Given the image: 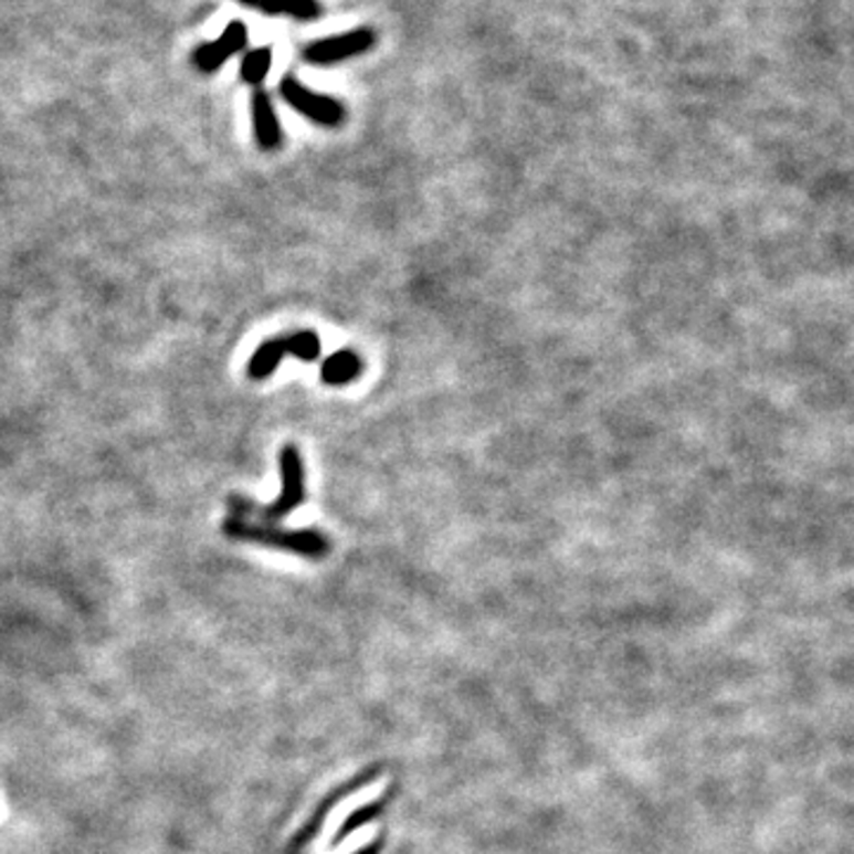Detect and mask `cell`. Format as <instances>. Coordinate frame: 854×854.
<instances>
[{"mask_svg": "<svg viewBox=\"0 0 854 854\" xmlns=\"http://www.w3.org/2000/svg\"><path fill=\"white\" fill-rule=\"evenodd\" d=\"M223 535L235 541L273 546V549L309 560H324L330 553V539L318 529H281L271 525H254L245 518H229L223 523Z\"/></svg>", "mask_w": 854, "mask_h": 854, "instance_id": "1", "label": "cell"}, {"mask_svg": "<svg viewBox=\"0 0 854 854\" xmlns=\"http://www.w3.org/2000/svg\"><path fill=\"white\" fill-rule=\"evenodd\" d=\"M283 357H297L299 361H318L320 357V337L314 330H299L293 335H281L264 342L252 354L247 363V376L252 380H264L278 368Z\"/></svg>", "mask_w": 854, "mask_h": 854, "instance_id": "2", "label": "cell"}, {"mask_svg": "<svg viewBox=\"0 0 854 854\" xmlns=\"http://www.w3.org/2000/svg\"><path fill=\"white\" fill-rule=\"evenodd\" d=\"M278 465H281V494L273 504L260 510L262 520L266 525L278 523L287 518L297 506L304 504L306 498V482H304V463L302 454L295 444H285L278 454Z\"/></svg>", "mask_w": 854, "mask_h": 854, "instance_id": "3", "label": "cell"}, {"mask_svg": "<svg viewBox=\"0 0 854 854\" xmlns=\"http://www.w3.org/2000/svg\"><path fill=\"white\" fill-rule=\"evenodd\" d=\"M281 95L283 101L299 112L302 117L318 126H328L335 128L345 122V107L342 103H337L330 95L316 93L312 88H306L302 82H297L295 76H285L281 82Z\"/></svg>", "mask_w": 854, "mask_h": 854, "instance_id": "4", "label": "cell"}, {"mask_svg": "<svg viewBox=\"0 0 854 854\" xmlns=\"http://www.w3.org/2000/svg\"><path fill=\"white\" fill-rule=\"evenodd\" d=\"M376 43L373 29H351L330 39H318L304 48V60L312 64H335L370 51Z\"/></svg>", "mask_w": 854, "mask_h": 854, "instance_id": "5", "label": "cell"}, {"mask_svg": "<svg viewBox=\"0 0 854 854\" xmlns=\"http://www.w3.org/2000/svg\"><path fill=\"white\" fill-rule=\"evenodd\" d=\"M380 771H382L380 767H370V769L357 773V777H354L349 783H345V786H340V788H335V791H333L328 798H324V802H320L318 808L314 810L312 819L306 821V824L293 835V841H289V845H287V854H295V852L302 850L304 845H309V843L314 841V837L318 835L320 826H324V821H326V816L330 814V810L335 808V804H340L347 795L361 791L363 786L373 783V781L378 779V773H380Z\"/></svg>", "mask_w": 854, "mask_h": 854, "instance_id": "6", "label": "cell"}, {"mask_svg": "<svg viewBox=\"0 0 854 854\" xmlns=\"http://www.w3.org/2000/svg\"><path fill=\"white\" fill-rule=\"evenodd\" d=\"M247 39H250L247 27L243 22H231L214 43H204L196 53H192V62H196V67L204 74L217 72L225 60L243 51L247 45Z\"/></svg>", "mask_w": 854, "mask_h": 854, "instance_id": "7", "label": "cell"}, {"mask_svg": "<svg viewBox=\"0 0 854 854\" xmlns=\"http://www.w3.org/2000/svg\"><path fill=\"white\" fill-rule=\"evenodd\" d=\"M252 115H254V134H256V143H260V148L262 150L281 148L283 131H281L276 109H273L268 93H264V91L254 93Z\"/></svg>", "mask_w": 854, "mask_h": 854, "instance_id": "8", "label": "cell"}, {"mask_svg": "<svg viewBox=\"0 0 854 854\" xmlns=\"http://www.w3.org/2000/svg\"><path fill=\"white\" fill-rule=\"evenodd\" d=\"M363 373V359L354 349H340L320 366V380L333 387H342Z\"/></svg>", "mask_w": 854, "mask_h": 854, "instance_id": "9", "label": "cell"}, {"mask_svg": "<svg viewBox=\"0 0 854 854\" xmlns=\"http://www.w3.org/2000/svg\"><path fill=\"white\" fill-rule=\"evenodd\" d=\"M392 793H394V791H387L380 800H373V802L363 804V808L354 810V812L342 821V826L337 829V835L333 837V845H340V843L345 841V837H349L351 833H357L359 829H363V826H368V824H373V821L387 810V804H390V800H392Z\"/></svg>", "mask_w": 854, "mask_h": 854, "instance_id": "10", "label": "cell"}, {"mask_svg": "<svg viewBox=\"0 0 854 854\" xmlns=\"http://www.w3.org/2000/svg\"><path fill=\"white\" fill-rule=\"evenodd\" d=\"M256 8L266 14H289L304 22H312L320 14L318 0H260Z\"/></svg>", "mask_w": 854, "mask_h": 854, "instance_id": "11", "label": "cell"}, {"mask_svg": "<svg viewBox=\"0 0 854 854\" xmlns=\"http://www.w3.org/2000/svg\"><path fill=\"white\" fill-rule=\"evenodd\" d=\"M271 62H273V51L266 45V48H256V51H250L243 60V64H240V76H243L245 84H262L268 70H271Z\"/></svg>", "mask_w": 854, "mask_h": 854, "instance_id": "12", "label": "cell"}, {"mask_svg": "<svg viewBox=\"0 0 854 854\" xmlns=\"http://www.w3.org/2000/svg\"><path fill=\"white\" fill-rule=\"evenodd\" d=\"M380 850H382V841H373V843L366 845V847H361V850H357L354 854H380Z\"/></svg>", "mask_w": 854, "mask_h": 854, "instance_id": "13", "label": "cell"}, {"mask_svg": "<svg viewBox=\"0 0 854 854\" xmlns=\"http://www.w3.org/2000/svg\"><path fill=\"white\" fill-rule=\"evenodd\" d=\"M240 3H243V6H252V8H256V3H260V0H240Z\"/></svg>", "mask_w": 854, "mask_h": 854, "instance_id": "14", "label": "cell"}]
</instances>
